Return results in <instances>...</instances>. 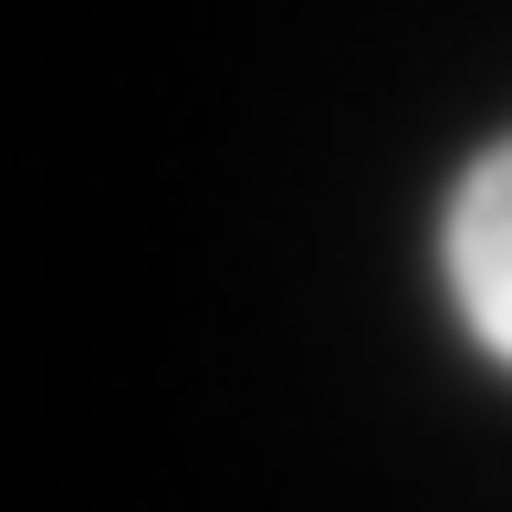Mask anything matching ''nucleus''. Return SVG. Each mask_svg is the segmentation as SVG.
Wrapping results in <instances>:
<instances>
[{"mask_svg":"<svg viewBox=\"0 0 512 512\" xmlns=\"http://www.w3.org/2000/svg\"><path fill=\"white\" fill-rule=\"evenodd\" d=\"M439 262H450L460 324L481 335V356H502V366H512V136H502L492 157H471V178L450 189Z\"/></svg>","mask_w":512,"mask_h":512,"instance_id":"nucleus-1","label":"nucleus"}]
</instances>
